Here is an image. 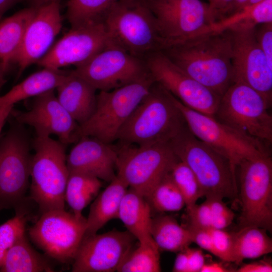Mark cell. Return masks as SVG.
<instances>
[{"instance_id":"cell-37","label":"cell","mask_w":272,"mask_h":272,"mask_svg":"<svg viewBox=\"0 0 272 272\" xmlns=\"http://www.w3.org/2000/svg\"><path fill=\"white\" fill-rule=\"evenodd\" d=\"M212 236L214 255L225 262H232V240L231 233L224 230L209 229Z\"/></svg>"},{"instance_id":"cell-32","label":"cell","mask_w":272,"mask_h":272,"mask_svg":"<svg viewBox=\"0 0 272 272\" xmlns=\"http://www.w3.org/2000/svg\"><path fill=\"white\" fill-rule=\"evenodd\" d=\"M145 198L151 208L159 212H177L185 206L184 198L170 172L151 189Z\"/></svg>"},{"instance_id":"cell-16","label":"cell","mask_w":272,"mask_h":272,"mask_svg":"<svg viewBox=\"0 0 272 272\" xmlns=\"http://www.w3.org/2000/svg\"><path fill=\"white\" fill-rule=\"evenodd\" d=\"M227 31L231 40L234 82H241L254 89L271 107L272 67L258 45L254 27Z\"/></svg>"},{"instance_id":"cell-39","label":"cell","mask_w":272,"mask_h":272,"mask_svg":"<svg viewBox=\"0 0 272 272\" xmlns=\"http://www.w3.org/2000/svg\"><path fill=\"white\" fill-rule=\"evenodd\" d=\"M189 224L206 229L212 228V211L208 199L201 204L196 203L187 208Z\"/></svg>"},{"instance_id":"cell-11","label":"cell","mask_w":272,"mask_h":272,"mask_svg":"<svg viewBox=\"0 0 272 272\" xmlns=\"http://www.w3.org/2000/svg\"><path fill=\"white\" fill-rule=\"evenodd\" d=\"M87 220L64 209L42 213L29 229L31 240L47 256L61 263L73 261L85 235Z\"/></svg>"},{"instance_id":"cell-17","label":"cell","mask_w":272,"mask_h":272,"mask_svg":"<svg viewBox=\"0 0 272 272\" xmlns=\"http://www.w3.org/2000/svg\"><path fill=\"white\" fill-rule=\"evenodd\" d=\"M113 44L103 21L71 27L37 62L55 70L77 66Z\"/></svg>"},{"instance_id":"cell-2","label":"cell","mask_w":272,"mask_h":272,"mask_svg":"<svg viewBox=\"0 0 272 272\" xmlns=\"http://www.w3.org/2000/svg\"><path fill=\"white\" fill-rule=\"evenodd\" d=\"M154 84L120 128L117 140L121 145L169 143L186 126L172 95Z\"/></svg>"},{"instance_id":"cell-19","label":"cell","mask_w":272,"mask_h":272,"mask_svg":"<svg viewBox=\"0 0 272 272\" xmlns=\"http://www.w3.org/2000/svg\"><path fill=\"white\" fill-rule=\"evenodd\" d=\"M30 109L13 112L18 124L31 126L37 137H51L54 135L64 145L79 140L78 123L58 101L54 90L35 97Z\"/></svg>"},{"instance_id":"cell-10","label":"cell","mask_w":272,"mask_h":272,"mask_svg":"<svg viewBox=\"0 0 272 272\" xmlns=\"http://www.w3.org/2000/svg\"><path fill=\"white\" fill-rule=\"evenodd\" d=\"M239 168L241 227L272 230V160L270 155L244 160Z\"/></svg>"},{"instance_id":"cell-52","label":"cell","mask_w":272,"mask_h":272,"mask_svg":"<svg viewBox=\"0 0 272 272\" xmlns=\"http://www.w3.org/2000/svg\"><path fill=\"white\" fill-rule=\"evenodd\" d=\"M263 0H250L247 6L259 3Z\"/></svg>"},{"instance_id":"cell-47","label":"cell","mask_w":272,"mask_h":272,"mask_svg":"<svg viewBox=\"0 0 272 272\" xmlns=\"http://www.w3.org/2000/svg\"><path fill=\"white\" fill-rule=\"evenodd\" d=\"M249 1L250 0H233L227 9L223 18L235 13L247 6Z\"/></svg>"},{"instance_id":"cell-41","label":"cell","mask_w":272,"mask_h":272,"mask_svg":"<svg viewBox=\"0 0 272 272\" xmlns=\"http://www.w3.org/2000/svg\"><path fill=\"white\" fill-rule=\"evenodd\" d=\"M187 229L189 231L192 242L214 255L212 236L209 229L197 227L188 224Z\"/></svg>"},{"instance_id":"cell-26","label":"cell","mask_w":272,"mask_h":272,"mask_svg":"<svg viewBox=\"0 0 272 272\" xmlns=\"http://www.w3.org/2000/svg\"><path fill=\"white\" fill-rule=\"evenodd\" d=\"M67 74L60 70L43 68L31 74L5 94L0 96V107L14 105L23 100L55 90L64 80Z\"/></svg>"},{"instance_id":"cell-28","label":"cell","mask_w":272,"mask_h":272,"mask_svg":"<svg viewBox=\"0 0 272 272\" xmlns=\"http://www.w3.org/2000/svg\"><path fill=\"white\" fill-rule=\"evenodd\" d=\"M272 23V0L246 6L235 13L208 25L200 34L254 28Z\"/></svg>"},{"instance_id":"cell-7","label":"cell","mask_w":272,"mask_h":272,"mask_svg":"<svg viewBox=\"0 0 272 272\" xmlns=\"http://www.w3.org/2000/svg\"><path fill=\"white\" fill-rule=\"evenodd\" d=\"M270 107L257 91L234 82L221 96L214 117L269 147L272 144Z\"/></svg>"},{"instance_id":"cell-27","label":"cell","mask_w":272,"mask_h":272,"mask_svg":"<svg viewBox=\"0 0 272 272\" xmlns=\"http://www.w3.org/2000/svg\"><path fill=\"white\" fill-rule=\"evenodd\" d=\"M266 230L245 226L231 232L232 262L240 264L244 259L260 257L272 252V240Z\"/></svg>"},{"instance_id":"cell-35","label":"cell","mask_w":272,"mask_h":272,"mask_svg":"<svg viewBox=\"0 0 272 272\" xmlns=\"http://www.w3.org/2000/svg\"><path fill=\"white\" fill-rule=\"evenodd\" d=\"M170 174L184 198L186 208L194 205L203 197L196 176L185 163L179 159Z\"/></svg>"},{"instance_id":"cell-51","label":"cell","mask_w":272,"mask_h":272,"mask_svg":"<svg viewBox=\"0 0 272 272\" xmlns=\"http://www.w3.org/2000/svg\"><path fill=\"white\" fill-rule=\"evenodd\" d=\"M4 71H3L1 65H0V87L1 86L2 83H3V76H4Z\"/></svg>"},{"instance_id":"cell-34","label":"cell","mask_w":272,"mask_h":272,"mask_svg":"<svg viewBox=\"0 0 272 272\" xmlns=\"http://www.w3.org/2000/svg\"><path fill=\"white\" fill-rule=\"evenodd\" d=\"M117 0H69L67 17L71 27L103 20Z\"/></svg>"},{"instance_id":"cell-22","label":"cell","mask_w":272,"mask_h":272,"mask_svg":"<svg viewBox=\"0 0 272 272\" xmlns=\"http://www.w3.org/2000/svg\"><path fill=\"white\" fill-rule=\"evenodd\" d=\"M56 90L58 101L79 125L92 116L96 106V90L85 80L72 71Z\"/></svg>"},{"instance_id":"cell-18","label":"cell","mask_w":272,"mask_h":272,"mask_svg":"<svg viewBox=\"0 0 272 272\" xmlns=\"http://www.w3.org/2000/svg\"><path fill=\"white\" fill-rule=\"evenodd\" d=\"M136 239L127 230L85 235L73 260V272H113Z\"/></svg>"},{"instance_id":"cell-49","label":"cell","mask_w":272,"mask_h":272,"mask_svg":"<svg viewBox=\"0 0 272 272\" xmlns=\"http://www.w3.org/2000/svg\"><path fill=\"white\" fill-rule=\"evenodd\" d=\"M16 0H0V19Z\"/></svg>"},{"instance_id":"cell-24","label":"cell","mask_w":272,"mask_h":272,"mask_svg":"<svg viewBox=\"0 0 272 272\" xmlns=\"http://www.w3.org/2000/svg\"><path fill=\"white\" fill-rule=\"evenodd\" d=\"M128 187L117 175L92 203L87 220L85 235L96 233L107 223L118 219L119 209Z\"/></svg>"},{"instance_id":"cell-4","label":"cell","mask_w":272,"mask_h":272,"mask_svg":"<svg viewBox=\"0 0 272 272\" xmlns=\"http://www.w3.org/2000/svg\"><path fill=\"white\" fill-rule=\"evenodd\" d=\"M102 21L113 42L136 57L165 47L147 0H117Z\"/></svg>"},{"instance_id":"cell-6","label":"cell","mask_w":272,"mask_h":272,"mask_svg":"<svg viewBox=\"0 0 272 272\" xmlns=\"http://www.w3.org/2000/svg\"><path fill=\"white\" fill-rule=\"evenodd\" d=\"M154 84L150 75L111 90L100 91L94 113L79 125V139L90 137L109 144L117 140L120 128Z\"/></svg>"},{"instance_id":"cell-46","label":"cell","mask_w":272,"mask_h":272,"mask_svg":"<svg viewBox=\"0 0 272 272\" xmlns=\"http://www.w3.org/2000/svg\"><path fill=\"white\" fill-rule=\"evenodd\" d=\"M232 271L222 262H205L200 272H229Z\"/></svg>"},{"instance_id":"cell-42","label":"cell","mask_w":272,"mask_h":272,"mask_svg":"<svg viewBox=\"0 0 272 272\" xmlns=\"http://www.w3.org/2000/svg\"><path fill=\"white\" fill-rule=\"evenodd\" d=\"M187 254V272H200L206 262L204 254L200 249L186 248Z\"/></svg>"},{"instance_id":"cell-29","label":"cell","mask_w":272,"mask_h":272,"mask_svg":"<svg viewBox=\"0 0 272 272\" xmlns=\"http://www.w3.org/2000/svg\"><path fill=\"white\" fill-rule=\"evenodd\" d=\"M150 233L159 250L178 252L192 243L187 228L180 225L175 218L169 215L152 218Z\"/></svg>"},{"instance_id":"cell-5","label":"cell","mask_w":272,"mask_h":272,"mask_svg":"<svg viewBox=\"0 0 272 272\" xmlns=\"http://www.w3.org/2000/svg\"><path fill=\"white\" fill-rule=\"evenodd\" d=\"M33 146L34 154L31 157L30 176L31 197L42 213L64 209L69 175L65 145L51 137H36Z\"/></svg>"},{"instance_id":"cell-48","label":"cell","mask_w":272,"mask_h":272,"mask_svg":"<svg viewBox=\"0 0 272 272\" xmlns=\"http://www.w3.org/2000/svg\"><path fill=\"white\" fill-rule=\"evenodd\" d=\"M14 105L4 106L0 107V134L4 125L11 113Z\"/></svg>"},{"instance_id":"cell-20","label":"cell","mask_w":272,"mask_h":272,"mask_svg":"<svg viewBox=\"0 0 272 272\" xmlns=\"http://www.w3.org/2000/svg\"><path fill=\"white\" fill-rule=\"evenodd\" d=\"M61 27L59 0L35 8L14 61L21 72L46 53Z\"/></svg>"},{"instance_id":"cell-8","label":"cell","mask_w":272,"mask_h":272,"mask_svg":"<svg viewBox=\"0 0 272 272\" xmlns=\"http://www.w3.org/2000/svg\"><path fill=\"white\" fill-rule=\"evenodd\" d=\"M187 126L197 139L227 158L234 168L245 160L270 155L269 147L225 124L214 117L192 110L172 95Z\"/></svg>"},{"instance_id":"cell-14","label":"cell","mask_w":272,"mask_h":272,"mask_svg":"<svg viewBox=\"0 0 272 272\" xmlns=\"http://www.w3.org/2000/svg\"><path fill=\"white\" fill-rule=\"evenodd\" d=\"M147 1L164 43V48L200 34L212 23L208 4L200 0Z\"/></svg>"},{"instance_id":"cell-23","label":"cell","mask_w":272,"mask_h":272,"mask_svg":"<svg viewBox=\"0 0 272 272\" xmlns=\"http://www.w3.org/2000/svg\"><path fill=\"white\" fill-rule=\"evenodd\" d=\"M151 208L145 197L128 188L121 200L118 219L140 243H153L150 233Z\"/></svg>"},{"instance_id":"cell-31","label":"cell","mask_w":272,"mask_h":272,"mask_svg":"<svg viewBox=\"0 0 272 272\" xmlns=\"http://www.w3.org/2000/svg\"><path fill=\"white\" fill-rule=\"evenodd\" d=\"M102 186L100 180L79 172H69L65 201L78 217L82 216L84 209L97 196Z\"/></svg>"},{"instance_id":"cell-38","label":"cell","mask_w":272,"mask_h":272,"mask_svg":"<svg viewBox=\"0 0 272 272\" xmlns=\"http://www.w3.org/2000/svg\"><path fill=\"white\" fill-rule=\"evenodd\" d=\"M208 199L212 211V228L224 230L229 226L235 218V214L221 198Z\"/></svg>"},{"instance_id":"cell-40","label":"cell","mask_w":272,"mask_h":272,"mask_svg":"<svg viewBox=\"0 0 272 272\" xmlns=\"http://www.w3.org/2000/svg\"><path fill=\"white\" fill-rule=\"evenodd\" d=\"M254 33L268 65L272 67V23L255 26Z\"/></svg>"},{"instance_id":"cell-45","label":"cell","mask_w":272,"mask_h":272,"mask_svg":"<svg viewBox=\"0 0 272 272\" xmlns=\"http://www.w3.org/2000/svg\"><path fill=\"white\" fill-rule=\"evenodd\" d=\"M186 248L178 252L173 265V271L187 272L188 262Z\"/></svg>"},{"instance_id":"cell-43","label":"cell","mask_w":272,"mask_h":272,"mask_svg":"<svg viewBox=\"0 0 272 272\" xmlns=\"http://www.w3.org/2000/svg\"><path fill=\"white\" fill-rule=\"evenodd\" d=\"M208 10L212 23L222 19L233 0H208Z\"/></svg>"},{"instance_id":"cell-30","label":"cell","mask_w":272,"mask_h":272,"mask_svg":"<svg viewBox=\"0 0 272 272\" xmlns=\"http://www.w3.org/2000/svg\"><path fill=\"white\" fill-rule=\"evenodd\" d=\"M53 271L48 261L31 246L25 235L9 250L0 268L2 272Z\"/></svg>"},{"instance_id":"cell-53","label":"cell","mask_w":272,"mask_h":272,"mask_svg":"<svg viewBox=\"0 0 272 272\" xmlns=\"http://www.w3.org/2000/svg\"><path fill=\"white\" fill-rule=\"evenodd\" d=\"M1 210H2V209L0 208V211H1Z\"/></svg>"},{"instance_id":"cell-21","label":"cell","mask_w":272,"mask_h":272,"mask_svg":"<svg viewBox=\"0 0 272 272\" xmlns=\"http://www.w3.org/2000/svg\"><path fill=\"white\" fill-rule=\"evenodd\" d=\"M66 156L70 172L86 174L110 182L116 176V149L90 137H82Z\"/></svg>"},{"instance_id":"cell-36","label":"cell","mask_w":272,"mask_h":272,"mask_svg":"<svg viewBox=\"0 0 272 272\" xmlns=\"http://www.w3.org/2000/svg\"><path fill=\"white\" fill-rule=\"evenodd\" d=\"M18 210L16 215L0 225V268L9 250L25 235L27 217Z\"/></svg>"},{"instance_id":"cell-9","label":"cell","mask_w":272,"mask_h":272,"mask_svg":"<svg viewBox=\"0 0 272 272\" xmlns=\"http://www.w3.org/2000/svg\"><path fill=\"white\" fill-rule=\"evenodd\" d=\"M116 175L145 197L179 160L169 143L116 149Z\"/></svg>"},{"instance_id":"cell-3","label":"cell","mask_w":272,"mask_h":272,"mask_svg":"<svg viewBox=\"0 0 272 272\" xmlns=\"http://www.w3.org/2000/svg\"><path fill=\"white\" fill-rule=\"evenodd\" d=\"M192 170L206 198L237 197L236 169L229 161L195 137L186 126L169 142Z\"/></svg>"},{"instance_id":"cell-13","label":"cell","mask_w":272,"mask_h":272,"mask_svg":"<svg viewBox=\"0 0 272 272\" xmlns=\"http://www.w3.org/2000/svg\"><path fill=\"white\" fill-rule=\"evenodd\" d=\"M143 59L155 83L188 108L214 117L221 96L189 76L161 51Z\"/></svg>"},{"instance_id":"cell-12","label":"cell","mask_w":272,"mask_h":272,"mask_svg":"<svg viewBox=\"0 0 272 272\" xmlns=\"http://www.w3.org/2000/svg\"><path fill=\"white\" fill-rule=\"evenodd\" d=\"M72 72L100 91L111 90L150 75L143 59L115 44L76 66Z\"/></svg>"},{"instance_id":"cell-33","label":"cell","mask_w":272,"mask_h":272,"mask_svg":"<svg viewBox=\"0 0 272 272\" xmlns=\"http://www.w3.org/2000/svg\"><path fill=\"white\" fill-rule=\"evenodd\" d=\"M161 271L159 249L155 243H140L126 255L118 272H159Z\"/></svg>"},{"instance_id":"cell-44","label":"cell","mask_w":272,"mask_h":272,"mask_svg":"<svg viewBox=\"0 0 272 272\" xmlns=\"http://www.w3.org/2000/svg\"><path fill=\"white\" fill-rule=\"evenodd\" d=\"M237 272H271L272 262L269 258H263L256 261L242 264Z\"/></svg>"},{"instance_id":"cell-50","label":"cell","mask_w":272,"mask_h":272,"mask_svg":"<svg viewBox=\"0 0 272 272\" xmlns=\"http://www.w3.org/2000/svg\"><path fill=\"white\" fill-rule=\"evenodd\" d=\"M58 0H32L34 5L33 7L37 8L45 4Z\"/></svg>"},{"instance_id":"cell-1","label":"cell","mask_w":272,"mask_h":272,"mask_svg":"<svg viewBox=\"0 0 272 272\" xmlns=\"http://www.w3.org/2000/svg\"><path fill=\"white\" fill-rule=\"evenodd\" d=\"M161 51L189 76L221 97L234 82L227 30L199 34Z\"/></svg>"},{"instance_id":"cell-15","label":"cell","mask_w":272,"mask_h":272,"mask_svg":"<svg viewBox=\"0 0 272 272\" xmlns=\"http://www.w3.org/2000/svg\"><path fill=\"white\" fill-rule=\"evenodd\" d=\"M31 157L27 137L13 127L0 141V208L18 207L27 189Z\"/></svg>"},{"instance_id":"cell-25","label":"cell","mask_w":272,"mask_h":272,"mask_svg":"<svg viewBox=\"0 0 272 272\" xmlns=\"http://www.w3.org/2000/svg\"><path fill=\"white\" fill-rule=\"evenodd\" d=\"M35 8L22 10L0 22V65L4 73L14 62Z\"/></svg>"}]
</instances>
